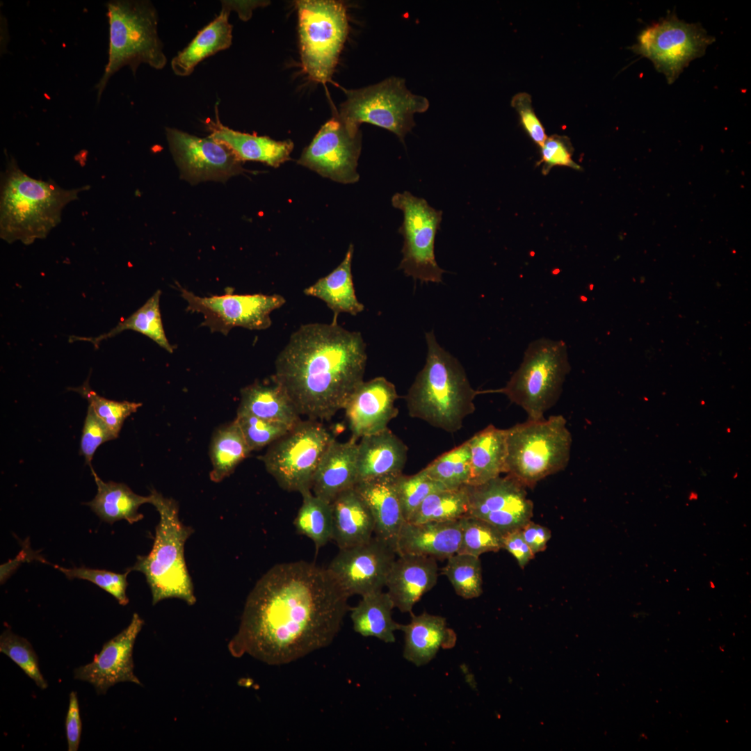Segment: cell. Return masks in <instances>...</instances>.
Instances as JSON below:
<instances>
[{"label":"cell","mask_w":751,"mask_h":751,"mask_svg":"<svg viewBox=\"0 0 751 751\" xmlns=\"http://www.w3.org/2000/svg\"><path fill=\"white\" fill-rule=\"evenodd\" d=\"M65 729L68 750L76 751L80 743L82 725L77 694L74 691H72L70 694Z\"/></svg>","instance_id":"cell-50"},{"label":"cell","mask_w":751,"mask_h":751,"mask_svg":"<svg viewBox=\"0 0 751 751\" xmlns=\"http://www.w3.org/2000/svg\"><path fill=\"white\" fill-rule=\"evenodd\" d=\"M161 294V290H156L143 306L128 318L120 321L108 332L95 337L71 336L69 341L70 342L76 341H88L97 348L102 341L113 337L124 330H130L147 336L159 346L172 353L174 347L168 340L161 320L160 311Z\"/></svg>","instance_id":"cell-35"},{"label":"cell","mask_w":751,"mask_h":751,"mask_svg":"<svg viewBox=\"0 0 751 751\" xmlns=\"http://www.w3.org/2000/svg\"><path fill=\"white\" fill-rule=\"evenodd\" d=\"M6 155L1 177L0 237L8 243L30 245L45 239L61 221L65 207L90 186L65 189L53 180L34 179Z\"/></svg>","instance_id":"cell-3"},{"label":"cell","mask_w":751,"mask_h":751,"mask_svg":"<svg viewBox=\"0 0 751 751\" xmlns=\"http://www.w3.org/2000/svg\"><path fill=\"white\" fill-rule=\"evenodd\" d=\"M562 415L528 419L506 429V473L524 487L565 469L572 435Z\"/></svg>","instance_id":"cell-7"},{"label":"cell","mask_w":751,"mask_h":751,"mask_svg":"<svg viewBox=\"0 0 751 751\" xmlns=\"http://www.w3.org/2000/svg\"><path fill=\"white\" fill-rule=\"evenodd\" d=\"M218 108L216 104L215 120L206 122L209 136L227 146L241 161H258L277 168L290 159L294 147L291 140L279 141L230 129L220 122Z\"/></svg>","instance_id":"cell-23"},{"label":"cell","mask_w":751,"mask_h":751,"mask_svg":"<svg viewBox=\"0 0 751 751\" xmlns=\"http://www.w3.org/2000/svg\"><path fill=\"white\" fill-rule=\"evenodd\" d=\"M251 452L236 422L218 428L214 433L210 446L212 469L209 476L218 483L229 476L236 466Z\"/></svg>","instance_id":"cell-36"},{"label":"cell","mask_w":751,"mask_h":751,"mask_svg":"<svg viewBox=\"0 0 751 751\" xmlns=\"http://www.w3.org/2000/svg\"><path fill=\"white\" fill-rule=\"evenodd\" d=\"M361 149L360 129L348 127L336 114L321 127L298 163L334 181L353 184L360 177L357 167Z\"/></svg>","instance_id":"cell-15"},{"label":"cell","mask_w":751,"mask_h":751,"mask_svg":"<svg viewBox=\"0 0 751 751\" xmlns=\"http://www.w3.org/2000/svg\"><path fill=\"white\" fill-rule=\"evenodd\" d=\"M428 346L423 368L405 396L409 415L453 433L475 411L473 389L459 361L437 343L433 332L426 333Z\"/></svg>","instance_id":"cell-4"},{"label":"cell","mask_w":751,"mask_h":751,"mask_svg":"<svg viewBox=\"0 0 751 751\" xmlns=\"http://www.w3.org/2000/svg\"><path fill=\"white\" fill-rule=\"evenodd\" d=\"M468 512L466 486L458 490H441L429 494L408 522L455 521Z\"/></svg>","instance_id":"cell-38"},{"label":"cell","mask_w":751,"mask_h":751,"mask_svg":"<svg viewBox=\"0 0 751 751\" xmlns=\"http://www.w3.org/2000/svg\"><path fill=\"white\" fill-rule=\"evenodd\" d=\"M0 652L14 661L41 689L48 687L42 675L38 658L31 644L10 629L5 630L0 637Z\"/></svg>","instance_id":"cell-44"},{"label":"cell","mask_w":751,"mask_h":751,"mask_svg":"<svg viewBox=\"0 0 751 751\" xmlns=\"http://www.w3.org/2000/svg\"><path fill=\"white\" fill-rule=\"evenodd\" d=\"M346 95L337 115L346 125L360 129L362 123H369L394 133L402 143L415 126L414 114L429 107L428 100L412 93L400 77L346 90Z\"/></svg>","instance_id":"cell-9"},{"label":"cell","mask_w":751,"mask_h":751,"mask_svg":"<svg viewBox=\"0 0 751 751\" xmlns=\"http://www.w3.org/2000/svg\"><path fill=\"white\" fill-rule=\"evenodd\" d=\"M467 442L470 452L467 485H478L506 473V429L489 425Z\"/></svg>","instance_id":"cell-31"},{"label":"cell","mask_w":751,"mask_h":751,"mask_svg":"<svg viewBox=\"0 0 751 751\" xmlns=\"http://www.w3.org/2000/svg\"><path fill=\"white\" fill-rule=\"evenodd\" d=\"M332 540L339 549L369 541L374 534V520L355 488L339 494L332 502Z\"/></svg>","instance_id":"cell-28"},{"label":"cell","mask_w":751,"mask_h":751,"mask_svg":"<svg viewBox=\"0 0 751 751\" xmlns=\"http://www.w3.org/2000/svg\"><path fill=\"white\" fill-rule=\"evenodd\" d=\"M408 449L389 428L361 437L357 444V483L402 474Z\"/></svg>","instance_id":"cell-24"},{"label":"cell","mask_w":751,"mask_h":751,"mask_svg":"<svg viewBox=\"0 0 751 751\" xmlns=\"http://www.w3.org/2000/svg\"><path fill=\"white\" fill-rule=\"evenodd\" d=\"M438 567L432 557L401 554L394 560L386 586L394 607L411 613L414 605L437 583Z\"/></svg>","instance_id":"cell-21"},{"label":"cell","mask_w":751,"mask_h":751,"mask_svg":"<svg viewBox=\"0 0 751 751\" xmlns=\"http://www.w3.org/2000/svg\"><path fill=\"white\" fill-rule=\"evenodd\" d=\"M302 67L314 81L325 84L334 73L348 33L344 5L332 0L295 2Z\"/></svg>","instance_id":"cell-10"},{"label":"cell","mask_w":751,"mask_h":751,"mask_svg":"<svg viewBox=\"0 0 751 751\" xmlns=\"http://www.w3.org/2000/svg\"><path fill=\"white\" fill-rule=\"evenodd\" d=\"M391 204L403 213V221L398 229L404 239L398 268L405 275L421 282H441L444 270L435 259V239L440 228L442 211L408 191L395 193Z\"/></svg>","instance_id":"cell-13"},{"label":"cell","mask_w":751,"mask_h":751,"mask_svg":"<svg viewBox=\"0 0 751 751\" xmlns=\"http://www.w3.org/2000/svg\"><path fill=\"white\" fill-rule=\"evenodd\" d=\"M334 439L317 420H300L269 445L261 460L283 490L302 494L311 490L317 467Z\"/></svg>","instance_id":"cell-11"},{"label":"cell","mask_w":751,"mask_h":751,"mask_svg":"<svg viewBox=\"0 0 751 751\" xmlns=\"http://www.w3.org/2000/svg\"><path fill=\"white\" fill-rule=\"evenodd\" d=\"M230 10L222 6L219 15L200 30L191 42L171 60L173 72L179 76L190 75L202 60L228 49L232 43Z\"/></svg>","instance_id":"cell-30"},{"label":"cell","mask_w":751,"mask_h":751,"mask_svg":"<svg viewBox=\"0 0 751 751\" xmlns=\"http://www.w3.org/2000/svg\"><path fill=\"white\" fill-rule=\"evenodd\" d=\"M410 613V622L401 624L399 629L405 636L403 656L406 660L417 666L423 665L435 656L440 648L454 647L456 634L447 626L444 617L426 612L419 615Z\"/></svg>","instance_id":"cell-27"},{"label":"cell","mask_w":751,"mask_h":751,"mask_svg":"<svg viewBox=\"0 0 751 751\" xmlns=\"http://www.w3.org/2000/svg\"><path fill=\"white\" fill-rule=\"evenodd\" d=\"M53 566L63 573L70 580L79 579L92 582L111 594L120 605L125 606L129 603L127 595L128 586L127 577L131 571L128 568L126 572L120 574L85 566L73 568L63 567L57 565H53Z\"/></svg>","instance_id":"cell-45"},{"label":"cell","mask_w":751,"mask_h":751,"mask_svg":"<svg viewBox=\"0 0 751 751\" xmlns=\"http://www.w3.org/2000/svg\"><path fill=\"white\" fill-rule=\"evenodd\" d=\"M462 534L458 554L479 557L487 552L503 549V533L492 525L480 519L465 516L461 518Z\"/></svg>","instance_id":"cell-41"},{"label":"cell","mask_w":751,"mask_h":751,"mask_svg":"<svg viewBox=\"0 0 751 751\" xmlns=\"http://www.w3.org/2000/svg\"><path fill=\"white\" fill-rule=\"evenodd\" d=\"M181 296L187 302V311L204 316L201 325L211 332L227 335L235 327L249 330H265L271 323L270 313L285 303L280 295L261 293L239 295L227 288L221 296L200 297L179 287Z\"/></svg>","instance_id":"cell-14"},{"label":"cell","mask_w":751,"mask_h":751,"mask_svg":"<svg viewBox=\"0 0 751 751\" xmlns=\"http://www.w3.org/2000/svg\"><path fill=\"white\" fill-rule=\"evenodd\" d=\"M88 378L81 386L70 388L86 398L96 414L117 435L121 430L125 419L141 407L140 403L127 401H117L101 396L93 391Z\"/></svg>","instance_id":"cell-42"},{"label":"cell","mask_w":751,"mask_h":751,"mask_svg":"<svg viewBox=\"0 0 751 751\" xmlns=\"http://www.w3.org/2000/svg\"><path fill=\"white\" fill-rule=\"evenodd\" d=\"M366 345L360 332L337 321L309 323L293 332L275 361L273 376L286 391L298 413L330 419L344 408L364 381Z\"/></svg>","instance_id":"cell-2"},{"label":"cell","mask_w":751,"mask_h":751,"mask_svg":"<svg viewBox=\"0 0 751 751\" xmlns=\"http://www.w3.org/2000/svg\"><path fill=\"white\" fill-rule=\"evenodd\" d=\"M118 437V435L96 414L89 405L80 442V453L84 457L86 464L90 467H92V460L99 446Z\"/></svg>","instance_id":"cell-47"},{"label":"cell","mask_w":751,"mask_h":751,"mask_svg":"<svg viewBox=\"0 0 751 751\" xmlns=\"http://www.w3.org/2000/svg\"><path fill=\"white\" fill-rule=\"evenodd\" d=\"M714 40L700 24L686 23L669 14L643 29L631 49L649 59L671 84Z\"/></svg>","instance_id":"cell-12"},{"label":"cell","mask_w":751,"mask_h":751,"mask_svg":"<svg viewBox=\"0 0 751 751\" xmlns=\"http://www.w3.org/2000/svg\"><path fill=\"white\" fill-rule=\"evenodd\" d=\"M442 572L455 593L461 597L473 599L482 594V567L479 557L457 553L447 558Z\"/></svg>","instance_id":"cell-40"},{"label":"cell","mask_w":751,"mask_h":751,"mask_svg":"<svg viewBox=\"0 0 751 751\" xmlns=\"http://www.w3.org/2000/svg\"><path fill=\"white\" fill-rule=\"evenodd\" d=\"M165 135L181 178L191 184L225 182L245 170L227 146L209 136L200 138L171 127H165Z\"/></svg>","instance_id":"cell-16"},{"label":"cell","mask_w":751,"mask_h":751,"mask_svg":"<svg viewBox=\"0 0 751 751\" xmlns=\"http://www.w3.org/2000/svg\"><path fill=\"white\" fill-rule=\"evenodd\" d=\"M234 421L240 428L251 451L271 444L293 427L242 413H237Z\"/></svg>","instance_id":"cell-46"},{"label":"cell","mask_w":751,"mask_h":751,"mask_svg":"<svg viewBox=\"0 0 751 751\" xmlns=\"http://www.w3.org/2000/svg\"><path fill=\"white\" fill-rule=\"evenodd\" d=\"M301 495L302 503L293 524L298 533L312 540L318 549L332 540L331 503L315 496L311 490Z\"/></svg>","instance_id":"cell-37"},{"label":"cell","mask_w":751,"mask_h":751,"mask_svg":"<svg viewBox=\"0 0 751 751\" xmlns=\"http://www.w3.org/2000/svg\"><path fill=\"white\" fill-rule=\"evenodd\" d=\"M423 470L446 490H458L469 483L470 452L467 442L446 452Z\"/></svg>","instance_id":"cell-39"},{"label":"cell","mask_w":751,"mask_h":751,"mask_svg":"<svg viewBox=\"0 0 751 751\" xmlns=\"http://www.w3.org/2000/svg\"><path fill=\"white\" fill-rule=\"evenodd\" d=\"M357 455L356 439L351 437L346 442L334 439L315 471L312 492L331 503L341 493L354 488L357 483Z\"/></svg>","instance_id":"cell-25"},{"label":"cell","mask_w":751,"mask_h":751,"mask_svg":"<svg viewBox=\"0 0 751 751\" xmlns=\"http://www.w3.org/2000/svg\"><path fill=\"white\" fill-rule=\"evenodd\" d=\"M573 152L574 148L568 137L552 135L547 137L541 147V159L537 163V165H542V172L544 175L554 166L581 170V166L572 160Z\"/></svg>","instance_id":"cell-48"},{"label":"cell","mask_w":751,"mask_h":751,"mask_svg":"<svg viewBox=\"0 0 751 751\" xmlns=\"http://www.w3.org/2000/svg\"><path fill=\"white\" fill-rule=\"evenodd\" d=\"M570 371L566 344L540 338L528 345L519 366L506 386L490 392L505 394L526 412L528 419H544L558 401Z\"/></svg>","instance_id":"cell-8"},{"label":"cell","mask_w":751,"mask_h":751,"mask_svg":"<svg viewBox=\"0 0 751 751\" xmlns=\"http://www.w3.org/2000/svg\"><path fill=\"white\" fill-rule=\"evenodd\" d=\"M461 534V519L419 524L405 522L399 533L396 553L398 556L408 554L447 559L458 553Z\"/></svg>","instance_id":"cell-22"},{"label":"cell","mask_w":751,"mask_h":751,"mask_svg":"<svg viewBox=\"0 0 751 751\" xmlns=\"http://www.w3.org/2000/svg\"><path fill=\"white\" fill-rule=\"evenodd\" d=\"M511 106L517 112L522 125L531 138L540 147L547 136L544 129L532 106L531 97L526 92H519L511 99Z\"/></svg>","instance_id":"cell-49"},{"label":"cell","mask_w":751,"mask_h":751,"mask_svg":"<svg viewBox=\"0 0 751 751\" xmlns=\"http://www.w3.org/2000/svg\"><path fill=\"white\" fill-rule=\"evenodd\" d=\"M143 624V620L134 613L130 624L104 643L92 662L74 670V679L90 683L97 694H105L120 682L142 686L134 672L133 649Z\"/></svg>","instance_id":"cell-19"},{"label":"cell","mask_w":751,"mask_h":751,"mask_svg":"<svg viewBox=\"0 0 751 751\" xmlns=\"http://www.w3.org/2000/svg\"><path fill=\"white\" fill-rule=\"evenodd\" d=\"M150 495V503L160 517L154 544L147 555L138 556L135 564L128 569L145 575L153 605L169 598H178L193 605L196 598L184 558V544L193 529L180 521L176 501L164 497L154 489Z\"/></svg>","instance_id":"cell-5"},{"label":"cell","mask_w":751,"mask_h":751,"mask_svg":"<svg viewBox=\"0 0 751 751\" xmlns=\"http://www.w3.org/2000/svg\"><path fill=\"white\" fill-rule=\"evenodd\" d=\"M349 595L328 568L298 560L274 565L256 583L228 649L284 665L331 644Z\"/></svg>","instance_id":"cell-1"},{"label":"cell","mask_w":751,"mask_h":751,"mask_svg":"<svg viewBox=\"0 0 751 751\" xmlns=\"http://www.w3.org/2000/svg\"><path fill=\"white\" fill-rule=\"evenodd\" d=\"M90 468L97 492L92 500L85 504L101 520L109 524L126 520L133 524L143 519V515L138 512V509L143 504L151 503L150 495L144 496L137 494L124 483L105 482L99 477L92 467Z\"/></svg>","instance_id":"cell-32"},{"label":"cell","mask_w":751,"mask_h":751,"mask_svg":"<svg viewBox=\"0 0 751 751\" xmlns=\"http://www.w3.org/2000/svg\"><path fill=\"white\" fill-rule=\"evenodd\" d=\"M526 487L512 477L498 476L478 485H466L470 516L492 525L503 534L531 521L533 503Z\"/></svg>","instance_id":"cell-17"},{"label":"cell","mask_w":751,"mask_h":751,"mask_svg":"<svg viewBox=\"0 0 751 751\" xmlns=\"http://www.w3.org/2000/svg\"><path fill=\"white\" fill-rule=\"evenodd\" d=\"M394 479L395 478H382L360 481L354 488L373 516L374 535L386 542L396 552L399 533L405 520Z\"/></svg>","instance_id":"cell-26"},{"label":"cell","mask_w":751,"mask_h":751,"mask_svg":"<svg viewBox=\"0 0 751 751\" xmlns=\"http://www.w3.org/2000/svg\"><path fill=\"white\" fill-rule=\"evenodd\" d=\"M394 484L405 522H408L425 499L431 493L445 488L421 469L418 473L394 479Z\"/></svg>","instance_id":"cell-43"},{"label":"cell","mask_w":751,"mask_h":751,"mask_svg":"<svg viewBox=\"0 0 751 751\" xmlns=\"http://www.w3.org/2000/svg\"><path fill=\"white\" fill-rule=\"evenodd\" d=\"M398 398L393 383L384 377L363 381L351 394L344 408L355 439L388 428L398 410Z\"/></svg>","instance_id":"cell-20"},{"label":"cell","mask_w":751,"mask_h":751,"mask_svg":"<svg viewBox=\"0 0 751 751\" xmlns=\"http://www.w3.org/2000/svg\"><path fill=\"white\" fill-rule=\"evenodd\" d=\"M503 549L507 550L516 559L522 569L535 556L524 540L520 529L513 530L503 535Z\"/></svg>","instance_id":"cell-51"},{"label":"cell","mask_w":751,"mask_h":751,"mask_svg":"<svg viewBox=\"0 0 751 751\" xmlns=\"http://www.w3.org/2000/svg\"><path fill=\"white\" fill-rule=\"evenodd\" d=\"M109 25L108 62L95 86L97 102L111 77L124 66L136 74L140 64L156 70L167 64L158 33V13L147 0H113L106 3Z\"/></svg>","instance_id":"cell-6"},{"label":"cell","mask_w":751,"mask_h":751,"mask_svg":"<svg viewBox=\"0 0 751 751\" xmlns=\"http://www.w3.org/2000/svg\"><path fill=\"white\" fill-rule=\"evenodd\" d=\"M353 245L350 244L341 264L329 275L319 279L304 290L307 296L324 301L334 312V321L340 313L355 316L364 310L357 300L353 282L351 264Z\"/></svg>","instance_id":"cell-33"},{"label":"cell","mask_w":751,"mask_h":751,"mask_svg":"<svg viewBox=\"0 0 751 751\" xmlns=\"http://www.w3.org/2000/svg\"><path fill=\"white\" fill-rule=\"evenodd\" d=\"M397 553L373 535L369 541L339 549L327 567L346 593L364 596L382 590Z\"/></svg>","instance_id":"cell-18"},{"label":"cell","mask_w":751,"mask_h":751,"mask_svg":"<svg viewBox=\"0 0 751 751\" xmlns=\"http://www.w3.org/2000/svg\"><path fill=\"white\" fill-rule=\"evenodd\" d=\"M394 603L387 592L376 591L362 596L351 608L353 629L364 637H375L385 643L395 641L394 631L401 624L392 618Z\"/></svg>","instance_id":"cell-34"},{"label":"cell","mask_w":751,"mask_h":751,"mask_svg":"<svg viewBox=\"0 0 751 751\" xmlns=\"http://www.w3.org/2000/svg\"><path fill=\"white\" fill-rule=\"evenodd\" d=\"M269 3L266 1H221V5L227 8L230 11L237 12L239 17L243 20H248L252 13V10L259 6H266Z\"/></svg>","instance_id":"cell-53"},{"label":"cell","mask_w":751,"mask_h":751,"mask_svg":"<svg viewBox=\"0 0 751 751\" xmlns=\"http://www.w3.org/2000/svg\"><path fill=\"white\" fill-rule=\"evenodd\" d=\"M237 413L293 426L300 420L285 389L272 376L270 381L255 382L241 390Z\"/></svg>","instance_id":"cell-29"},{"label":"cell","mask_w":751,"mask_h":751,"mask_svg":"<svg viewBox=\"0 0 751 751\" xmlns=\"http://www.w3.org/2000/svg\"><path fill=\"white\" fill-rule=\"evenodd\" d=\"M522 537L532 552L535 554L546 549L551 537V531L531 520L520 528Z\"/></svg>","instance_id":"cell-52"}]
</instances>
